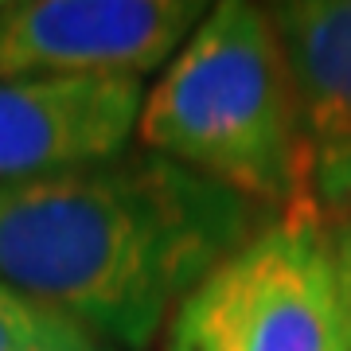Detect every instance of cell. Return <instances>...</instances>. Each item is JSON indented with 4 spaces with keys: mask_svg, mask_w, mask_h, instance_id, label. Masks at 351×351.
I'll use <instances>...</instances> for the list:
<instances>
[{
    "mask_svg": "<svg viewBox=\"0 0 351 351\" xmlns=\"http://www.w3.org/2000/svg\"><path fill=\"white\" fill-rule=\"evenodd\" d=\"M250 234L242 195L156 152L0 184V281L110 348H149Z\"/></svg>",
    "mask_w": 351,
    "mask_h": 351,
    "instance_id": "1",
    "label": "cell"
},
{
    "mask_svg": "<svg viewBox=\"0 0 351 351\" xmlns=\"http://www.w3.org/2000/svg\"><path fill=\"white\" fill-rule=\"evenodd\" d=\"M137 137L246 203H301L313 152L269 12L242 0L207 8L145 94Z\"/></svg>",
    "mask_w": 351,
    "mask_h": 351,
    "instance_id": "2",
    "label": "cell"
},
{
    "mask_svg": "<svg viewBox=\"0 0 351 351\" xmlns=\"http://www.w3.org/2000/svg\"><path fill=\"white\" fill-rule=\"evenodd\" d=\"M164 351H348L313 199L219 262L164 328Z\"/></svg>",
    "mask_w": 351,
    "mask_h": 351,
    "instance_id": "3",
    "label": "cell"
},
{
    "mask_svg": "<svg viewBox=\"0 0 351 351\" xmlns=\"http://www.w3.org/2000/svg\"><path fill=\"white\" fill-rule=\"evenodd\" d=\"M199 0L0 4V78H141L184 47Z\"/></svg>",
    "mask_w": 351,
    "mask_h": 351,
    "instance_id": "4",
    "label": "cell"
},
{
    "mask_svg": "<svg viewBox=\"0 0 351 351\" xmlns=\"http://www.w3.org/2000/svg\"><path fill=\"white\" fill-rule=\"evenodd\" d=\"M141 106V78H0V184L121 156Z\"/></svg>",
    "mask_w": 351,
    "mask_h": 351,
    "instance_id": "5",
    "label": "cell"
},
{
    "mask_svg": "<svg viewBox=\"0 0 351 351\" xmlns=\"http://www.w3.org/2000/svg\"><path fill=\"white\" fill-rule=\"evenodd\" d=\"M265 12L285 55L313 164L351 149V0H289Z\"/></svg>",
    "mask_w": 351,
    "mask_h": 351,
    "instance_id": "6",
    "label": "cell"
},
{
    "mask_svg": "<svg viewBox=\"0 0 351 351\" xmlns=\"http://www.w3.org/2000/svg\"><path fill=\"white\" fill-rule=\"evenodd\" d=\"M86 336L90 332H82L78 324L0 281V351H55Z\"/></svg>",
    "mask_w": 351,
    "mask_h": 351,
    "instance_id": "7",
    "label": "cell"
},
{
    "mask_svg": "<svg viewBox=\"0 0 351 351\" xmlns=\"http://www.w3.org/2000/svg\"><path fill=\"white\" fill-rule=\"evenodd\" d=\"M313 203L320 215H332V223L351 219V149L313 164Z\"/></svg>",
    "mask_w": 351,
    "mask_h": 351,
    "instance_id": "8",
    "label": "cell"
},
{
    "mask_svg": "<svg viewBox=\"0 0 351 351\" xmlns=\"http://www.w3.org/2000/svg\"><path fill=\"white\" fill-rule=\"evenodd\" d=\"M328 246V269H332V289H336V313L343 328V348L351 351V219H336L324 226Z\"/></svg>",
    "mask_w": 351,
    "mask_h": 351,
    "instance_id": "9",
    "label": "cell"
},
{
    "mask_svg": "<svg viewBox=\"0 0 351 351\" xmlns=\"http://www.w3.org/2000/svg\"><path fill=\"white\" fill-rule=\"evenodd\" d=\"M55 351H113V348L94 336H86V339H78V343H71V348H55Z\"/></svg>",
    "mask_w": 351,
    "mask_h": 351,
    "instance_id": "10",
    "label": "cell"
}]
</instances>
